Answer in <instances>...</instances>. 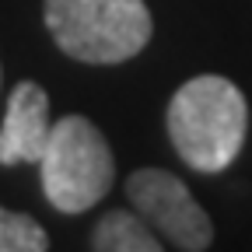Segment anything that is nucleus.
Masks as SVG:
<instances>
[{
  "mask_svg": "<svg viewBox=\"0 0 252 252\" xmlns=\"http://www.w3.org/2000/svg\"><path fill=\"white\" fill-rule=\"evenodd\" d=\"M126 196L147 224L182 252H200L214 242V224L189 189L161 168H140L126 179Z\"/></svg>",
  "mask_w": 252,
  "mask_h": 252,
  "instance_id": "obj_4",
  "label": "nucleus"
},
{
  "mask_svg": "<svg viewBox=\"0 0 252 252\" xmlns=\"http://www.w3.org/2000/svg\"><path fill=\"white\" fill-rule=\"evenodd\" d=\"M165 123L182 161L196 172L217 175L245 144L249 105L228 77L200 74L175 91Z\"/></svg>",
  "mask_w": 252,
  "mask_h": 252,
  "instance_id": "obj_1",
  "label": "nucleus"
},
{
  "mask_svg": "<svg viewBox=\"0 0 252 252\" xmlns=\"http://www.w3.org/2000/svg\"><path fill=\"white\" fill-rule=\"evenodd\" d=\"M39 172L46 200L60 214H81L112 189L116 161L105 137L91 119L63 116L49 130L46 151L39 158Z\"/></svg>",
  "mask_w": 252,
  "mask_h": 252,
  "instance_id": "obj_3",
  "label": "nucleus"
},
{
  "mask_svg": "<svg viewBox=\"0 0 252 252\" xmlns=\"http://www.w3.org/2000/svg\"><path fill=\"white\" fill-rule=\"evenodd\" d=\"M49 98L35 81H21L4 112V130H0V165H21L39 161L46 140H49Z\"/></svg>",
  "mask_w": 252,
  "mask_h": 252,
  "instance_id": "obj_5",
  "label": "nucleus"
},
{
  "mask_svg": "<svg viewBox=\"0 0 252 252\" xmlns=\"http://www.w3.org/2000/svg\"><path fill=\"white\" fill-rule=\"evenodd\" d=\"M42 249H49V238L35 217L0 207V252H42Z\"/></svg>",
  "mask_w": 252,
  "mask_h": 252,
  "instance_id": "obj_7",
  "label": "nucleus"
},
{
  "mask_svg": "<svg viewBox=\"0 0 252 252\" xmlns=\"http://www.w3.org/2000/svg\"><path fill=\"white\" fill-rule=\"evenodd\" d=\"M91 245L98 252H158L161 238L140 214L109 210L91 231Z\"/></svg>",
  "mask_w": 252,
  "mask_h": 252,
  "instance_id": "obj_6",
  "label": "nucleus"
},
{
  "mask_svg": "<svg viewBox=\"0 0 252 252\" xmlns=\"http://www.w3.org/2000/svg\"><path fill=\"white\" fill-rule=\"evenodd\" d=\"M53 42L81 63H123L151 42L144 0H46Z\"/></svg>",
  "mask_w": 252,
  "mask_h": 252,
  "instance_id": "obj_2",
  "label": "nucleus"
}]
</instances>
